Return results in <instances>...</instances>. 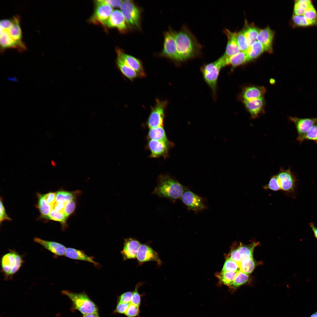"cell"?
<instances>
[{
	"mask_svg": "<svg viewBox=\"0 0 317 317\" xmlns=\"http://www.w3.org/2000/svg\"><path fill=\"white\" fill-rule=\"evenodd\" d=\"M131 303H118L116 306L115 312L124 314Z\"/></svg>",
	"mask_w": 317,
	"mask_h": 317,
	"instance_id": "49",
	"label": "cell"
},
{
	"mask_svg": "<svg viewBox=\"0 0 317 317\" xmlns=\"http://www.w3.org/2000/svg\"><path fill=\"white\" fill-rule=\"evenodd\" d=\"M232 260L240 263L242 259L240 254L237 249L232 250L228 258Z\"/></svg>",
	"mask_w": 317,
	"mask_h": 317,
	"instance_id": "50",
	"label": "cell"
},
{
	"mask_svg": "<svg viewBox=\"0 0 317 317\" xmlns=\"http://www.w3.org/2000/svg\"><path fill=\"white\" fill-rule=\"evenodd\" d=\"M132 295V291L124 292L119 296L118 303H131Z\"/></svg>",
	"mask_w": 317,
	"mask_h": 317,
	"instance_id": "47",
	"label": "cell"
},
{
	"mask_svg": "<svg viewBox=\"0 0 317 317\" xmlns=\"http://www.w3.org/2000/svg\"><path fill=\"white\" fill-rule=\"evenodd\" d=\"M120 7L127 26L131 28H139L141 12L133 1L131 0L123 1Z\"/></svg>",
	"mask_w": 317,
	"mask_h": 317,
	"instance_id": "8",
	"label": "cell"
},
{
	"mask_svg": "<svg viewBox=\"0 0 317 317\" xmlns=\"http://www.w3.org/2000/svg\"><path fill=\"white\" fill-rule=\"evenodd\" d=\"M65 256L69 258L89 262L93 264L96 267L98 266L99 264L95 262L94 258L87 255L82 250L71 247L66 248Z\"/></svg>",
	"mask_w": 317,
	"mask_h": 317,
	"instance_id": "24",
	"label": "cell"
},
{
	"mask_svg": "<svg viewBox=\"0 0 317 317\" xmlns=\"http://www.w3.org/2000/svg\"><path fill=\"white\" fill-rule=\"evenodd\" d=\"M181 199L188 210L198 212L206 208L203 198L187 188L183 193Z\"/></svg>",
	"mask_w": 317,
	"mask_h": 317,
	"instance_id": "12",
	"label": "cell"
},
{
	"mask_svg": "<svg viewBox=\"0 0 317 317\" xmlns=\"http://www.w3.org/2000/svg\"><path fill=\"white\" fill-rule=\"evenodd\" d=\"M303 16L308 20L317 21V12L312 4L307 8Z\"/></svg>",
	"mask_w": 317,
	"mask_h": 317,
	"instance_id": "45",
	"label": "cell"
},
{
	"mask_svg": "<svg viewBox=\"0 0 317 317\" xmlns=\"http://www.w3.org/2000/svg\"><path fill=\"white\" fill-rule=\"evenodd\" d=\"M289 119L295 126L298 135L297 139L300 142L303 135L312 126L317 124V117L301 118L290 117Z\"/></svg>",
	"mask_w": 317,
	"mask_h": 317,
	"instance_id": "16",
	"label": "cell"
},
{
	"mask_svg": "<svg viewBox=\"0 0 317 317\" xmlns=\"http://www.w3.org/2000/svg\"><path fill=\"white\" fill-rule=\"evenodd\" d=\"M116 52L117 56L120 58L127 65L132 68L140 77H146V74L141 61L131 55L125 53L122 50L117 48Z\"/></svg>",
	"mask_w": 317,
	"mask_h": 317,
	"instance_id": "14",
	"label": "cell"
},
{
	"mask_svg": "<svg viewBox=\"0 0 317 317\" xmlns=\"http://www.w3.org/2000/svg\"><path fill=\"white\" fill-rule=\"evenodd\" d=\"M0 221L1 224L2 222L5 220H11L8 216L7 215L4 207V206L2 199H0Z\"/></svg>",
	"mask_w": 317,
	"mask_h": 317,
	"instance_id": "51",
	"label": "cell"
},
{
	"mask_svg": "<svg viewBox=\"0 0 317 317\" xmlns=\"http://www.w3.org/2000/svg\"><path fill=\"white\" fill-rule=\"evenodd\" d=\"M56 202L65 203L67 201L74 199V195L73 193L64 190H60L56 193Z\"/></svg>",
	"mask_w": 317,
	"mask_h": 317,
	"instance_id": "38",
	"label": "cell"
},
{
	"mask_svg": "<svg viewBox=\"0 0 317 317\" xmlns=\"http://www.w3.org/2000/svg\"><path fill=\"white\" fill-rule=\"evenodd\" d=\"M176 49L180 62L199 56L202 46L189 29L183 26L175 33Z\"/></svg>",
	"mask_w": 317,
	"mask_h": 317,
	"instance_id": "1",
	"label": "cell"
},
{
	"mask_svg": "<svg viewBox=\"0 0 317 317\" xmlns=\"http://www.w3.org/2000/svg\"><path fill=\"white\" fill-rule=\"evenodd\" d=\"M237 272L229 271L222 272L216 274L221 284L228 286L232 285Z\"/></svg>",
	"mask_w": 317,
	"mask_h": 317,
	"instance_id": "31",
	"label": "cell"
},
{
	"mask_svg": "<svg viewBox=\"0 0 317 317\" xmlns=\"http://www.w3.org/2000/svg\"><path fill=\"white\" fill-rule=\"evenodd\" d=\"M225 58L226 65L231 66L233 68L249 61L247 55L245 51L240 52L229 57Z\"/></svg>",
	"mask_w": 317,
	"mask_h": 317,
	"instance_id": "26",
	"label": "cell"
},
{
	"mask_svg": "<svg viewBox=\"0 0 317 317\" xmlns=\"http://www.w3.org/2000/svg\"><path fill=\"white\" fill-rule=\"evenodd\" d=\"M266 92L263 86H247L243 89L240 97L242 101L251 100L263 97Z\"/></svg>",
	"mask_w": 317,
	"mask_h": 317,
	"instance_id": "21",
	"label": "cell"
},
{
	"mask_svg": "<svg viewBox=\"0 0 317 317\" xmlns=\"http://www.w3.org/2000/svg\"><path fill=\"white\" fill-rule=\"evenodd\" d=\"M274 33L269 26L260 29L257 40L263 46L265 52L271 53L273 52L272 44Z\"/></svg>",
	"mask_w": 317,
	"mask_h": 317,
	"instance_id": "20",
	"label": "cell"
},
{
	"mask_svg": "<svg viewBox=\"0 0 317 317\" xmlns=\"http://www.w3.org/2000/svg\"><path fill=\"white\" fill-rule=\"evenodd\" d=\"M306 139L317 141V124L312 126L306 132L301 141Z\"/></svg>",
	"mask_w": 317,
	"mask_h": 317,
	"instance_id": "42",
	"label": "cell"
},
{
	"mask_svg": "<svg viewBox=\"0 0 317 317\" xmlns=\"http://www.w3.org/2000/svg\"><path fill=\"white\" fill-rule=\"evenodd\" d=\"M24 262L22 256L14 250H9L1 259V270L5 280L11 279Z\"/></svg>",
	"mask_w": 317,
	"mask_h": 317,
	"instance_id": "5",
	"label": "cell"
},
{
	"mask_svg": "<svg viewBox=\"0 0 317 317\" xmlns=\"http://www.w3.org/2000/svg\"><path fill=\"white\" fill-rule=\"evenodd\" d=\"M236 37L238 46L241 51H246L249 45L242 30L236 32Z\"/></svg>",
	"mask_w": 317,
	"mask_h": 317,
	"instance_id": "39",
	"label": "cell"
},
{
	"mask_svg": "<svg viewBox=\"0 0 317 317\" xmlns=\"http://www.w3.org/2000/svg\"><path fill=\"white\" fill-rule=\"evenodd\" d=\"M75 207L76 203L74 199L67 201L65 203L64 213L68 217L74 212Z\"/></svg>",
	"mask_w": 317,
	"mask_h": 317,
	"instance_id": "46",
	"label": "cell"
},
{
	"mask_svg": "<svg viewBox=\"0 0 317 317\" xmlns=\"http://www.w3.org/2000/svg\"><path fill=\"white\" fill-rule=\"evenodd\" d=\"M295 181L290 169H281L277 174L271 177L268 183L263 188L265 190L290 192L293 190Z\"/></svg>",
	"mask_w": 317,
	"mask_h": 317,
	"instance_id": "3",
	"label": "cell"
},
{
	"mask_svg": "<svg viewBox=\"0 0 317 317\" xmlns=\"http://www.w3.org/2000/svg\"><path fill=\"white\" fill-rule=\"evenodd\" d=\"M95 6L93 14L89 19V22L95 24L105 26L113 11L111 6L100 0L95 1Z\"/></svg>",
	"mask_w": 317,
	"mask_h": 317,
	"instance_id": "10",
	"label": "cell"
},
{
	"mask_svg": "<svg viewBox=\"0 0 317 317\" xmlns=\"http://www.w3.org/2000/svg\"><path fill=\"white\" fill-rule=\"evenodd\" d=\"M136 258L139 263L141 264L147 262L154 261L160 266L162 263L157 252L146 244H141L137 252Z\"/></svg>",
	"mask_w": 317,
	"mask_h": 317,
	"instance_id": "13",
	"label": "cell"
},
{
	"mask_svg": "<svg viewBox=\"0 0 317 317\" xmlns=\"http://www.w3.org/2000/svg\"><path fill=\"white\" fill-rule=\"evenodd\" d=\"M141 245L140 242L133 238L124 240L122 250L121 251L124 260L136 258L137 252Z\"/></svg>",
	"mask_w": 317,
	"mask_h": 317,
	"instance_id": "18",
	"label": "cell"
},
{
	"mask_svg": "<svg viewBox=\"0 0 317 317\" xmlns=\"http://www.w3.org/2000/svg\"><path fill=\"white\" fill-rule=\"evenodd\" d=\"M260 29L255 26H247L242 30L249 45L257 41Z\"/></svg>",
	"mask_w": 317,
	"mask_h": 317,
	"instance_id": "30",
	"label": "cell"
},
{
	"mask_svg": "<svg viewBox=\"0 0 317 317\" xmlns=\"http://www.w3.org/2000/svg\"><path fill=\"white\" fill-rule=\"evenodd\" d=\"M258 244V242H256L248 245L240 244L237 249L240 254L242 259L252 258L254 249Z\"/></svg>",
	"mask_w": 317,
	"mask_h": 317,
	"instance_id": "32",
	"label": "cell"
},
{
	"mask_svg": "<svg viewBox=\"0 0 317 317\" xmlns=\"http://www.w3.org/2000/svg\"><path fill=\"white\" fill-rule=\"evenodd\" d=\"M0 43L1 52L9 48L18 50V46L10 37L7 31L1 28H0Z\"/></svg>",
	"mask_w": 317,
	"mask_h": 317,
	"instance_id": "27",
	"label": "cell"
},
{
	"mask_svg": "<svg viewBox=\"0 0 317 317\" xmlns=\"http://www.w3.org/2000/svg\"><path fill=\"white\" fill-rule=\"evenodd\" d=\"M310 225L314 232L315 237L317 239V228L315 227L312 223H311Z\"/></svg>",
	"mask_w": 317,
	"mask_h": 317,
	"instance_id": "54",
	"label": "cell"
},
{
	"mask_svg": "<svg viewBox=\"0 0 317 317\" xmlns=\"http://www.w3.org/2000/svg\"><path fill=\"white\" fill-rule=\"evenodd\" d=\"M186 188L171 176L162 174L158 177L156 186L153 193L173 202L181 198Z\"/></svg>",
	"mask_w": 317,
	"mask_h": 317,
	"instance_id": "2",
	"label": "cell"
},
{
	"mask_svg": "<svg viewBox=\"0 0 317 317\" xmlns=\"http://www.w3.org/2000/svg\"><path fill=\"white\" fill-rule=\"evenodd\" d=\"M140 306L130 303L125 315L127 317H139Z\"/></svg>",
	"mask_w": 317,
	"mask_h": 317,
	"instance_id": "44",
	"label": "cell"
},
{
	"mask_svg": "<svg viewBox=\"0 0 317 317\" xmlns=\"http://www.w3.org/2000/svg\"><path fill=\"white\" fill-rule=\"evenodd\" d=\"M38 207L43 218H45L52 210L51 206L48 204L44 199L43 195H38Z\"/></svg>",
	"mask_w": 317,
	"mask_h": 317,
	"instance_id": "36",
	"label": "cell"
},
{
	"mask_svg": "<svg viewBox=\"0 0 317 317\" xmlns=\"http://www.w3.org/2000/svg\"><path fill=\"white\" fill-rule=\"evenodd\" d=\"M105 26L117 28L122 33L127 32V25L124 16L121 11H113L107 21Z\"/></svg>",
	"mask_w": 317,
	"mask_h": 317,
	"instance_id": "17",
	"label": "cell"
},
{
	"mask_svg": "<svg viewBox=\"0 0 317 317\" xmlns=\"http://www.w3.org/2000/svg\"><path fill=\"white\" fill-rule=\"evenodd\" d=\"M147 137L149 140L162 141L172 146L173 145L168 139L163 126L149 129Z\"/></svg>",
	"mask_w": 317,
	"mask_h": 317,
	"instance_id": "25",
	"label": "cell"
},
{
	"mask_svg": "<svg viewBox=\"0 0 317 317\" xmlns=\"http://www.w3.org/2000/svg\"><path fill=\"white\" fill-rule=\"evenodd\" d=\"M223 33L226 36L227 40L224 55L229 57L241 51L238 46L236 37V32H232L225 28Z\"/></svg>",
	"mask_w": 317,
	"mask_h": 317,
	"instance_id": "23",
	"label": "cell"
},
{
	"mask_svg": "<svg viewBox=\"0 0 317 317\" xmlns=\"http://www.w3.org/2000/svg\"><path fill=\"white\" fill-rule=\"evenodd\" d=\"M62 293L71 300L74 308L79 311L83 315L90 314L98 315L96 305L85 293H78L67 290H63Z\"/></svg>",
	"mask_w": 317,
	"mask_h": 317,
	"instance_id": "6",
	"label": "cell"
},
{
	"mask_svg": "<svg viewBox=\"0 0 317 317\" xmlns=\"http://www.w3.org/2000/svg\"><path fill=\"white\" fill-rule=\"evenodd\" d=\"M101 2L107 4L112 7H120L123 1L120 0H100Z\"/></svg>",
	"mask_w": 317,
	"mask_h": 317,
	"instance_id": "52",
	"label": "cell"
},
{
	"mask_svg": "<svg viewBox=\"0 0 317 317\" xmlns=\"http://www.w3.org/2000/svg\"><path fill=\"white\" fill-rule=\"evenodd\" d=\"M310 317H317V311L312 314Z\"/></svg>",
	"mask_w": 317,
	"mask_h": 317,
	"instance_id": "57",
	"label": "cell"
},
{
	"mask_svg": "<svg viewBox=\"0 0 317 317\" xmlns=\"http://www.w3.org/2000/svg\"><path fill=\"white\" fill-rule=\"evenodd\" d=\"M240 270V269L239 263L227 258L225 260L221 272H237Z\"/></svg>",
	"mask_w": 317,
	"mask_h": 317,
	"instance_id": "41",
	"label": "cell"
},
{
	"mask_svg": "<svg viewBox=\"0 0 317 317\" xmlns=\"http://www.w3.org/2000/svg\"><path fill=\"white\" fill-rule=\"evenodd\" d=\"M143 284V282H139L136 286L134 289L132 291L131 303L140 306L141 302V295L139 292L138 289Z\"/></svg>",
	"mask_w": 317,
	"mask_h": 317,
	"instance_id": "43",
	"label": "cell"
},
{
	"mask_svg": "<svg viewBox=\"0 0 317 317\" xmlns=\"http://www.w3.org/2000/svg\"><path fill=\"white\" fill-rule=\"evenodd\" d=\"M68 217L64 212H55L52 210L49 214L45 218L58 221L63 224L65 223Z\"/></svg>",
	"mask_w": 317,
	"mask_h": 317,
	"instance_id": "40",
	"label": "cell"
},
{
	"mask_svg": "<svg viewBox=\"0 0 317 317\" xmlns=\"http://www.w3.org/2000/svg\"><path fill=\"white\" fill-rule=\"evenodd\" d=\"M245 52L249 61L257 58L265 51L262 45L257 40L251 44Z\"/></svg>",
	"mask_w": 317,
	"mask_h": 317,
	"instance_id": "29",
	"label": "cell"
},
{
	"mask_svg": "<svg viewBox=\"0 0 317 317\" xmlns=\"http://www.w3.org/2000/svg\"><path fill=\"white\" fill-rule=\"evenodd\" d=\"M175 32L169 30L164 35L163 47L161 55L177 62H180L175 39Z\"/></svg>",
	"mask_w": 317,
	"mask_h": 317,
	"instance_id": "11",
	"label": "cell"
},
{
	"mask_svg": "<svg viewBox=\"0 0 317 317\" xmlns=\"http://www.w3.org/2000/svg\"><path fill=\"white\" fill-rule=\"evenodd\" d=\"M225 66L222 55L216 61L204 65L201 68L204 80L211 89L214 99L216 97L217 81L220 71Z\"/></svg>",
	"mask_w": 317,
	"mask_h": 317,
	"instance_id": "4",
	"label": "cell"
},
{
	"mask_svg": "<svg viewBox=\"0 0 317 317\" xmlns=\"http://www.w3.org/2000/svg\"><path fill=\"white\" fill-rule=\"evenodd\" d=\"M34 241L35 242L39 244L44 248L51 252L56 257L65 254L67 248L64 245L59 243L46 240L36 237L34 238Z\"/></svg>",
	"mask_w": 317,
	"mask_h": 317,
	"instance_id": "19",
	"label": "cell"
},
{
	"mask_svg": "<svg viewBox=\"0 0 317 317\" xmlns=\"http://www.w3.org/2000/svg\"><path fill=\"white\" fill-rule=\"evenodd\" d=\"M47 203L52 207L56 203V193L50 192L43 195Z\"/></svg>",
	"mask_w": 317,
	"mask_h": 317,
	"instance_id": "48",
	"label": "cell"
},
{
	"mask_svg": "<svg viewBox=\"0 0 317 317\" xmlns=\"http://www.w3.org/2000/svg\"><path fill=\"white\" fill-rule=\"evenodd\" d=\"M172 146L163 141L149 140L147 147L150 152L149 157L156 158L163 157L166 158L168 156L169 149Z\"/></svg>",
	"mask_w": 317,
	"mask_h": 317,
	"instance_id": "15",
	"label": "cell"
},
{
	"mask_svg": "<svg viewBox=\"0 0 317 317\" xmlns=\"http://www.w3.org/2000/svg\"><path fill=\"white\" fill-rule=\"evenodd\" d=\"M65 203H56L53 206L52 210L55 212H64Z\"/></svg>",
	"mask_w": 317,
	"mask_h": 317,
	"instance_id": "53",
	"label": "cell"
},
{
	"mask_svg": "<svg viewBox=\"0 0 317 317\" xmlns=\"http://www.w3.org/2000/svg\"><path fill=\"white\" fill-rule=\"evenodd\" d=\"M51 165L53 166H55V167L56 166V163H55V162L53 160H51Z\"/></svg>",
	"mask_w": 317,
	"mask_h": 317,
	"instance_id": "58",
	"label": "cell"
},
{
	"mask_svg": "<svg viewBox=\"0 0 317 317\" xmlns=\"http://www.w3.org/2000/svg\"><path fill=\"white\" fill-rule=\"evenodd\" d=\"M243 102L252 118L258 117L264 111L265 102L263 97Z\"/></svg>",
	"mask_w": 317,
	"mask_h": 317,
	"instance_id": "22",
	"label": "cell"
},
{
	"mask_svg": "<svg viewBox=\"0 0 317 317\" xmlns=\"http://www.w3.org/2000/svg\"><path fill=\"white\" fill-rule=\"evenodd\" d=\"M0 21V28L7 31L10 37L18 46V50L19 52L26 50L27 48L22 39L20 17L16 15L11 18L4 19Z\"/></svg>",
	"mask_w": 317,
	"mask_h": 317,
	"instance_id": "7",
	"label": "cell"
},
{
	"mask_svg": "<svg viewBox=\"0 0 317 317\" xmlns=\"http://www.w3.org/2000/svg\"><path fill=\"white\" fill-rule=\"evenodd\" d=\"M239 264L240 270L248 275L253 271L256 266L253 257L243 259Z\"/></svg>",
	"mask_w": 317,
	"mask_h": 317,
	"instance_id": "33",
	"label": "cell"
},
{
	"mask_svg": "<svg viewBox=\"0 0 317 317\" xmlns=\"http://www.w3.org/2000/svg\"><path fill=\"white\" fill-rule=\"evenodd\" d=\"M249 276L240 270L238 271L230 287L231 289L235 290L238 287L246 283L248 280Z\"/></svg>",
	"mask_w": 317,
	"mask_h": 317,
	"instance_id": "35",
	"label": "cell"
},
{
	"mask_svg": "<svg viewBox=\"0 0 317 317\" xmlns=\"http://www.w3.org/2000/svg\"><path fill=\"white\" fill-rule=\"evenodd\" d=\"M294 23L296 26H308L316 25L317 21H311L306 18L303 15H297L294 14L292 17Z\"/></svg>",
	"mask_w": 317,
	"mask_h": 317,
	"instance_id": "37",
	"label": "cell"
},
{
	"mask_svg": "<svg viewBox=\"0 0 317 317\" xmlns=\"http://www.w3.org/2000/svg\"><path fill=\"white\" fill-rule=\"evenodd\" d=\"M116 63L122 75L132 81L138 77L136 72L127 65L120 58L117 56Z\"/></svg>",
	"mask_w": 317,
	"mask_h": 317,
	"instance_id": "28",
	"label": "cell"
},
{
	"mask_svg": "<svg viewBox=\"0 0 317 317\" xmlns=\"http://www.w3.org/2000/svg\"><path fill=\"white\" fill-rule=\"evenodd\" d=\"M311 4V1L309 0L296 1L294 6V14L297 15H303L307 8Z\"/></svg>",
	"mask_w": 317,
	"mask_h": 317,
	"instance_id": "34",
	"label": "cell"
},
{
	"mask_svg": "<svg viewBox=\"0 0 317 317\" xmlns=\"http://www.w3.org/2000/svg\"><path fill=\"white\" fill-rule=\"evenodd\" d=\"M7 79L11 81L18 82V81L17 79L15 77H13L12 78L7 77Z\"/></svg>",
	"mask_w": 317,
	"mask_h": 317,
	"instance_id": "56",
	"label": "cell"
},
{
	"mask_svg": "<svg viewBox=\"0 0 317 317\" xmlns=\"http://www.w3.org/2000/svg\"><path fill=\"white\" fill-rule=\"evenodd\" d=\"M156 101L147 121V125L149 129L163 126L167 101L158 99Z\"/></svg>",
	"mask_w": 317,
	"mask_h": 317,
	"instance_id": "9",
	"label": "cell"
},
{
	"mask_svg": "<svg viewBox=\"0 0 317 317\" xmlns=\"http://www.w3.org/2000/svg\"><path fill=\"white\" fill-rule=\"evenodd\" d=\"M83 317H99V316L98 315L93 314H90L83 315Z\"/></svg>",
	"mask_w": 317,
	"mask_h": 317,
	"instance_id": "55",
	"label": "cell"
}]
</instances>
